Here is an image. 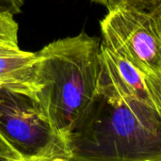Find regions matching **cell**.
I'll list each match as a JSON object with an SVG mask.
<instances>
[{"mask_svg":"<svg viewBox=\"0 0 161 161\" xmlns=\"http://www.w3.org/2000/svg\"><path fill=\"white\" fill-rule=\"evenodd\" d=\"M0 136L22 161H71L65 138L34 94L0 88Z\"/></svg>","mask_w":161,"mask_h":161,"instance_id":"3","label":"cell"},{"mask_svg":"<svg viewBox=\"0 0 161 161\" xmlns=\"http://www.w3.org/2000/svg\"><path fill=\"white\" fill-rule=\"evenodd\" d=\"M71 161H161V116L144 103L98 83L66 138Z\"/></svg>","mask_w":161,"mask_h":161,"instance_id":"1","label":"cell"},{"mask_svg":"<svg viewBox=\"0 0 161 161\" xmlns=\"http://www.w3.org/2000/svg\"><path fill=\"white\" fill-rule=\"evenodd\" d=\"M19 46H15L8 42H5L3 40H0V52L1 51H6L8 49H13V48H18Z\"/></svg>","mask_w":161,"mask_h":161,"instance_id":"11","label":"cell"},{"mask_svg":"<svg viewBox=\"0 0 161 161\" xmlns=\"http://www.w3.org/2000/svg\"><path fill=\"white\" fill-rule=\"evenodd\" d=\"M37 54V91L34 95L66 140L97 92L101 41L81 32L54 41Z\"/></svg>","mask_w":161,"mask_h":161,"instance_id":"2","label":"cell"},{"mask_svg":"<svg viewBox=\"0 0 161 161\" xmlns=\"http://www.w3.org/2000/svg\"><path fill=\"white\" fill-rule=\"evenodd\" d=\"M24 0H0V12L16 15L22 11Z\"/></svg>","mask_w":161,"mask_h":161,"instance_id":"9","label":"cell"},{"mask_svg":"<svg viewBox=\"0 0 161 161\" xmlns=\"http://www.w3.org/2000/svg\"><path fill=\"white\" fill-rule=\"evenodd\" d=\"M14 15L0 12V40L18 46V24Z\"/></svg>","mask_w":161,"mask_h":161,"instance_id":"7","label":"cell"},{"mask_svg":"<svg viewBox=\"0 0 161 161\" xmlns=\"http://www.w3.org/2000/svg\"><path fill=\"white\" fill-rule=\"evenodd\" d=\"M37 52L18 48L0 52V88L35 94L37 91Z\"/></svg>","mask_w":161,"mask_h":161,"instance_id":"6","label":"cell"},{"mask_svg":"<svg viewBox=\"0 0 161 161\" xmlns=\"http://www.w3.org/2000/svg\"><path fill=\"white\" fill-rule=\"evenodd\" d=\"M100 27L107 48L138 68L161 73V5L152 9L114 6Z\"/></svg>","mask_w":161,"mask_h":161,"instance_id":"4","label":"cell"},{"mask_svg":"<svg viewBox=\"0 0 161 161\" xmlns=\"http://www.w3.org/2000/svg\"><path fill=\"white\" fill-rule=\"evenodd\" d=\"M93 3L99 4L107 8V9L117 6L125 5L140 9H152L161 5V0H92Z\"/></svg>","mask_w":161,"mask_h":161,"instance_id":"8","label":"cell"},{"mask_svg":"<svg viewBox=\"0 0 161 161\" xmlns=\"http://www.w3.org/2000/svg\"><path fill=\"white\" fill-rule=\"evenodd\" d=\"M0 160L22 161L21 158L7 144L0 136Z\"/></svg>","mask_w":161,"mask_h":161,"instance_id":"10","label":"cell"},{"mask_svg":"<svg viewBox=\"0 0 161 161\" xmlns=\"http://www.w3.org/2000/svg\"><path fill=\"white\" fill-rule=\"evenodd\" d=\"M99 83L136 98L161 116V73L138 68L102 43Z\"/></svg>","mask_w":161,"mask_h":161,"instance_id":"5","label":"cell"}]
</instances>
